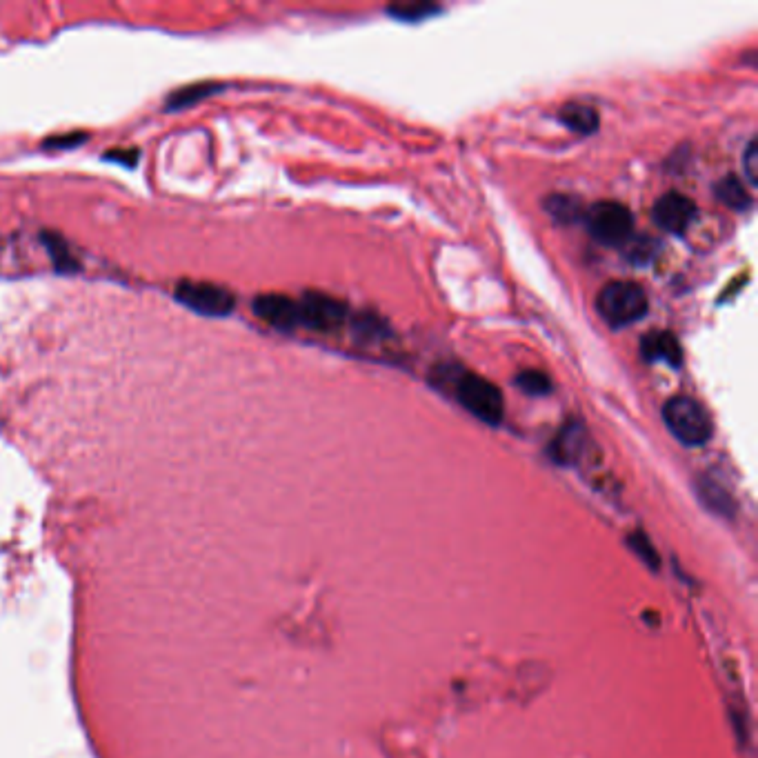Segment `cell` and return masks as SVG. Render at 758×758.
Here are the masks:
<instances>
[{"instance_id": "d6986e66", "label": "cell", "mask_w": 758, "mask_h": 758, "mask_svg": "<svg viewBox=\"0 0 758 758\" xmlns=\"http://www.w3.org/2000/svg\"><path fill=\"white\" fill-rule=\"evenodd\" d=\"M45 243H47V247H49V254L54 256L56 269H76L74 258L69 256L67 247L63 245L61 238H58V236H45Z\"/></svg>"}, {"instance_id": "52a82bcc", "label": "cell", "mask_w": 758, "mask_h": 758, "mask_svg": "<svg viewBox=\"0 0 758 758\" xmlns=\"http://www.w3.org/2000/svg\"><path fill=\"white\" fill-rule=\"evenodd\" d=\"M696 214L698 209L692 198L678 192H670L658 198L652 212L654 223L661 227L663 232H670L676 236L692 227V223L696 221Z\"/></svg>"}, {"instance_id": "5bb4252c", "label": "cell", "mask_w": 758, "mask_h": 758, "mask_svg": "<svg viewBox=\"0 0 758 758\" xmlns=\"http://www.w3.org/2000/svg\"><path fill=\"white\" fill-rule=\"evenodd\" d=\"M214 92H218V85L214 83H201V85H189L183 89H176L174 94H169L165 109H169V112H174V109H187L205 101V98L212 96Z\"/></svg>"}, {"instance_id": "8992f818", "label": "cell", "mask_w": 758, "mask_h": 758, "mask_svg": "<svg viewBox=\"0 0 758 758\" xmlns=\"http://www.w3.org/2000/svg\"><path fill=\"white\" fill-rule=\"evenodd\" d=\"M298 316H301V325L316 329V332H329V329H336L345 323L347 307L327 294L307 292L298 301Z\"/></svg>"}, {"instance_id": "4fadbf2b", "label": "cell", "mask_w": 758, "mask_h": 758, "mask_svg": "<svg viewBox=\"0 0 758 758\" xmlns=\"http://www.w3.org/2000/svg\"><path fill=\"white\" fill-rule=\"evenodd\" d=\"M714 194H716L718 201L725 203L727 207L736 209V212H745V209L752 207L750 192H747L745 185L738 181L736 176L721 178V181H718L714 187Z\"/></svg>"}, {"instance_id": "ac0fdd59", "label": "cell", "mask_w": 758, "mask_h": 758, "mask_svg": "<svg viewBox=\"0 0 758 758\" xmlns=\"http://www.w3.org/2000/svg\"><path fill=\"white\" fill-rule=\"evenodd\" d=\"M398 21H423L430 14L441 12V7L432 3H407V5H392L387 9Z\"/></svg>"}, {"instance_id": "8fae6325", "label": "cell", "mask_w": 758, "mask_h": 758, "mask_svg": "<svg viewBox=\"0 0 758 758\" xmlns=\"http://www.w3.org/2000/svg\"><path fill=\"white\" fill-rule=\"evenodd\" d=\"M543 207L556 223H563V225H572L581 221V218H585L583 203L570 194H552L543 203Z\"/></svg>"}, {"instance_id": "7c38bea8", "label": "cell", "mask_w": 758, "mask_h": 758, "mask_svg": "<svg viewBox=\"0 0 758 758\" xmlns=\"http://www.w3.org/2000/svg\"><path fill=\"white\" fill-rule=\"evenodd\" d=\"M558 118H561V123L567 129H572V132L583 134V136L594 134L598 129V114L592 107L581 105V103L565 105L561 109V114H558Z\"/></svg>"}, {"instance_id": "3957f363", "label": "cell", "mask_w": 758, "mask_h": 758, "mask_svg": "<svg viewBox=\"0 0 758 758\" xmlns=\"http://www.w3.org/2000/svg\"><path fill=\"white\" fill-rule=\"evenodd\" d=\"M596 309L607 325L625 327L641 321L650 309V301H647L645 289L638 283L614 281L601 289V294L596 298Z\"/></svg>"}, {"instance_id": "2e32d148", "label": "cell", "mask_w": 758, "mask_h": 758, "mask_svg": "<svg viewBox=\"0 0 758 758\" xmlns=\"http://www.w3.org/2000/svg\"><path fill=\"white\" fill-rule=\"evenodd\" d=\"M625 254L636 265H650L656 254H658V241H654L652 236H632L630 241L625 243Z\"/></svg>"}, {"instance_id": "9c48e42d", "label": "cell", "mask_w": 758, "mask_h": 758, "mask_svg": "<svg viewBox=\"0 0 758 758\" xmlns=\"http://www.w3.org/2000/svg\"><path fill=\"white\" fill-rule=\"evenodd\" d=\"M641 354L647 363H665L678 367L683 363V349L672 332H652L643 338Z\"/></svg>"}, {"instance_id": "5b68a950", "label": "cell", "mask_w": 758, "mask_h": 758, "mask_svg": "<svg viewBox=\"0 0 758 758\" xmlns=\"http://www.w3.org/2000/svg\"><path fill=\"white\" fill-rule=\"evenodd\" d=\"M176 298L181 305L203 316H227L236 305L232 292L214 283L183 281L176 287Z\"/></svg>"}, {"instance_id": "7a4b0ae2", "label": "cell", "mask_w": 758, "mask_h": 758, "mask_svg": "<svg viewBox=\"0 0 758 758\" xmlns=\"http://www.w3.org/2000/svg\"><path fill=\"white\" fill-rule=\"evenodd\" d=\"M663 418L667 430L674 434L676 441L687 447H701L710 443L714 434L712 418L705 407L690 396H674L663 407Z\"/></svg>"}, {"instance_id": "ffe728a7", "label": "cell", "mask_w": 758, "mask_h": 758, "mask_svg": "<svg viewBox=\"0 0 758 758\" xmlns=\"http://www.w3.org/2000/svg\"><path fill=\"white\" fill-rule=\"evenodd\" d=\"M743 165H745L747 181H750L752 185H756V181H758V145H756L754 138H752L750 143H747L745 156H743Z\"/></svg>"}, {"instance_id": "30bf717a", "label": "cell", "mask_w": 758, "mask_h": 758, "mask_svg": "<svg viewBox=\"0 0 758 758\" xmlns=\"http://www.w3.org/2000/svg\"><path fill=\"white\" fill-rule=\"evenodd\" d=\"M583 443H585L583 425L570 421L567 425H563L561 432H558L556 441L550 447V456L558 465H572L578 461V456H581Z\"/></svg>"}, {"instance_id": "277c9868", "label": "cell", "mask_w": 758, "mask_h": 758, "mask_svg": "<svg viewBox=\"0 0 758 758\" xmlns=\"http://www.w3.org/2000/svg\"><path fill=\"white\" fill-rule=\"evenodd\" d=\"M585 223L594 241L607 247L625 245L634 232L632 212L614 201H601L585 209Z\"/></svg>"}, {"instance_id": "9a60e30c", "label": "cell", "mask_w": 758, "mask_h": 758, "mask_svg": "<svg viewBox=\"0 0 758 758\" xmlns=\"http://www.w3.org/2000/svg\"><path fill=\"white\" fill-rule=\"evenodd\" d=\"M698 492H701L703 503H705L707 507H710V510H714L716 514H721V516H723V514H732V512H734V501H732V496L727 494L721 485L712 483L710 478H703V481H701V490H698Z\"/></svg>"}, {"instance_id": "ba28073f", "label": "cell", "mask_w": 758, "mask_h": 758, "mask_svg": "<svg viewBox=\"0 0 758 758\" xmlns=\"http://www.w3.org/2000/svg\"><path fill=\"white\" fill-rule=\"evenodd\" d=\"M256 316L272 325L281 332H292L301 325V316H298V303L292 301L289 296L283 294H261L254 301Z\"/></svg>"}, {"instance_id": "6da1fadb", "label": "cell", "mask_w": 758, "mask_h": 758, "mask_svg": "<svg viewBox=\"0 0 758 758\" xmlns=\"http://www.w3.org/2000/svg\"><path fill=\"white\" fill-rule=\"evenodd\" d=\"M432 383L438 390L452 392L456 401L461 403L467 412L474 414L478 421L487 425H498L503 421V394L494 383L487 381V378L472 372H461L456 365H441L434 369Z\"/></svg>"}, {"instance_id": "e0dca14e", "label": "cell", "mask_w": 758, "mask_h": 758, "mask_svg": "<svg viewBox=\"0 0 758 758\" xmlns=\"http://www.w3.org/2000/svg\"><path fill=\"white\" fill-rule=\"evenodd\" d=\"M516 385H518V390L530 394V396H545V394L552 392L550 378H547V374H543V372H536V369L518 374Z\"/></svg>"}, {"instance_id": "44dd1931", "label": "cell", "mask_w": 758, "mask_h": 758, "mask_svg": "<svg viewBox=\"0 0 758 758\" xmlns=\"http://www.w3.org/2000/svg\"><path fill=\"white\" fill-rule=\"evenodd\" d=\"M81 141H85V134H67V136L49 138L45 147H74V145H81Z\"/></svg>"}]
</instances>
